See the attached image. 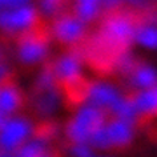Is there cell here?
I'll return each mask as SVG.
<instances>
[{
  "mask_svg": "<svg viewBox=\"0 0 157 157\" xmlns=\"http://www.w3.org/2000/svg\"><path fill=\"white\" fill-rule=\"evenodd\" d=\"M92 93V99L96 104L100 105H109V104H116L115 101V93L112 89H109L107 87H96L93 88Z\"/></svg>",
  "mask_w": 157,
  "mask_h": 157,
  "instance_id": "cell-10",
  "label": "cell"
},
{
  "mask_svg": "<svg viewBox=\"0 0 157 157\" xmlns=\"http://www.w3.org/2000/svg\"><path fill=\"white\" fill-rule=\"evenodd\" d=\"M41 157H63L57 151H47Z\"/></svg>",
  "mask_w": 157,
  "mask_h": 157,
  "instance_id": "cell-16",
  "label": "cell"
},
{
  "mask_svg": "<svg viewBox=\"0 0 157 157\" xmlns=\"http://www.w3.org/2000/svg\"><path fill=\"white\" fill-rule=\"evenodd\" d=\"M112 151L123 152L132 144L133 132L129 124L124 120H113L107 127H104Z\"/></svg>",
  "mask_w": 157,
  "mask_h": 157,
  "instance_id": "cell-6",
  "label": "cell"
},
{
  "mask_svg": "<svg viewBox=\"0 0 157 157\" xmlns=\"http://www.w3.org/2000/svg\"><path fill=\"white\" fill-rule=\"evenodd\" d=\"M136 107L148 116H157V91L143 93L136 100Z\"/></svg>",
  "mask_w": 157,
  "mask_h": 157,
  "instance_id": "cell-8",
  "label": "cell"
},
{
  "mask_svg": "<svg viewBox=\"0 0 157 157\" xmlns=\"http://www.w3.org/2000/svg\"><path fill=\"white\" fill-rule=\"evenodd\" d=\"M45 55V40L35 28L17 37V56L23 64H35Z\"/></svg>",
  "mask_w": 157,
  "mask_h": 157,
  "instance_id": "cell-4",
  "label": "cell"
},
{
  "mask_svg": "<svg viewBox=\"0 0 157 157\" xmlns=\"http://www.w3.org/2000/svg\"><path fill=\"white\" fill-rule=\"evenodd\" d=\"M56 33L57 36L61 39V40H65V39H75L78 36L80 33V25L76 24L72 20H61L59 24L56 25Z\"/></svg>",
  "mask_w": 157,
  "mask_h": 157,
  "instance_id": "cell-9",
  "label": "cell"
},
{
  "mask_svg": "<svg viewBox=\"0 0 157 157\" xmlns=\"http://www.w3.org/2000/svg\"><path fill=\"white\" fill-rule=\"evenodd\" d=\"M7 119H8V117H6L4 115H3V113H0V128L3 127V124H4L6 121H7Z\"/></svg>",
  "mask_w": 157,
  "mask_h": 157,
  "instance_id": "cell-17",
  "label": "cell"
},
{
  "mask_svg": "<svg viewBox=\"0 0 157 157\" xmlns=\"http://www.w3.org/2000/svg\"><path fill=\"white\" fill-rule=\"evenodd\" d=\"M48 151L45 147V141L40 139H35L32 141H27L21 148L17 149V157H41Z\"/></svg>",
  "mask_w": 157,
  "mask_h": 157,
  "instance_id": "cell-7",
  "label": "cell"
},
{
  "mask_svg": "<svg viewBox=\"0 0 157 157\" xmlns=\"http://www.w3.org/2000/svg\"><path fill=\"white\" fill-rule=\"evenodd\" d=\"M105 117L96 108H84L67 127V136L71 144H84L96 131L104 127Z\"/></svg>",
  "mask_w": 157,
  "mask_h": 157,
  "instance_id": "cell-1",
  "label": "cell"
},
{
  "mask_svg": "<svg viewBox=\"0 0 157 157\" xmlns=\"http://www.w3.org/2000/svg\"><path fill=\"white\" fill-rule=\"evenodd\" d=\"M28 0H0V12L27 6Z\"/></svg>",
  "mask_w": 157,
  "mask_h": 157,
  "instance_id": "cell-13",
  "label": "cell"
},
{
  "mask_svg": "<svg viewBox=\"0 0 157 157\" xmlns=\"http://www.w3.org/2000/svg\"><path fill=\"white\" fill-rule=\"evenodd\" d=\"M89 143H91L93 148L100 149V151H112V147H111V144H109V140L107 137L104 127L93 133L91 136V139H89Z\"/></svg>",
  "mask_w": 157,
  "mask_h": 157,
  "instance_id": "cell-11",
  "label": "cell"
},
{
  "mask_svg": "<svg viewBox=\"0 0 157 157\" xmlns=\"http://www.w3.org/2000/svg\"><path fill=\"white\" fill-rule=\"evenodd\" d=\"M23 93L16 83L11 80L0 81V113L6 117L12 116L23 107Z\"/></svg>",
  "mask_w": 157,
  "mask_h": 157,
  "instance_id": "cell-5",
  "label": "cell"
},
{
  "mask_svg": "<svg viewBox=\"0 0 157 157\" xmlns=\"http://www.w3.org/2000/svg\"><path fill=\"white\" fill-rule=\"evenodd\" d=\"M141 43L149 47H157V31L156 29H145L140 35Z\"/></svg>",
  "mask_w": 157,
  "mask_h": 157,
  "instance_id": "cell-12",
  "label": "cell"
},
{
  "mask_svg": "<svg viewBox=\"0 0 157 157\" xmlns=\"http://www.w3.org/2000/svg\"><path fill=\"white\" fill-rule=\"evenodd\" d=\"M71 152L77 157H91V149L85 144H75L72 145Z\"/></svg>",
  "mask_w": 157,
  "mask_h": 157,
  "instance_id": "cell-15",
  "label": "cell"
},
{
  "mask_svg": "<svg viewBox=\"0 0 157 157\" xmlns=\"http://www.w3.org/2000/svg\"><path fill=\"white\" fill-rule=\"evenodd\" d=\"M155 78H156L155 72L151 69H148V68L141 71V72L137 75V80H139V83L141 85H152V83L155 81Z\"/></svg>",
  "mask_w": 157,
  "mask_h": 157,
  "instance_id": "cell-14",
  "label": "cell"
},
{
  "mask_svg": "<svg viewBox=\"0 0 157 157\" xmlns=\"http://www.w3.org/2000/svg\"><path fill=\"white\" fill-rule=\"evenodd\" d=\"M37 15L29 6L0 12V32L10 36H21L36 28Z\"/></svg>",
  "mask_w": 157,
  "mask_h": 157,
  "instance_id": "cell-3",
  "label": "cell"
},
{
  "mask_svg": "<svg viewBox=\"0 0 157 157\" xmlns=\"http://www.w3.org/2000/svg\"><path fill=\"white\" fill-rule=\"evenodd\" d=\"M33 135V127L24 117H8L0 128V152L11 153L21 148Z\"/></svg>",
  "mask_w": 157,
  "mask_h": 157,
  "instance_id": "cell-2",
  "label": "cell"
}]
</instances>
